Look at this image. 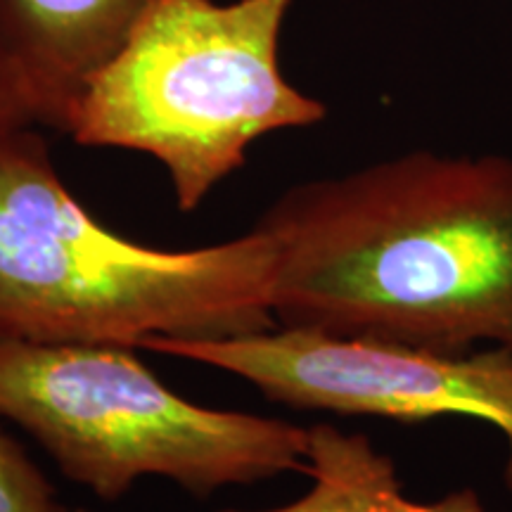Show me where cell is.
Wrapping results in <instances>:
<instances>
[{"mask_svg":"<svg viewBox=\"0 0 512 512\" xmlns=\"http://www.w3.org/2000/svg\"><path fill=\"white\" fill-rule=\"evenodd\" d=\"M275 264L259 228L200 249L121 238L62 183L36 126L0 136V339L133 349L264 332Z\"/></svg>","mask_w":512,"mask_h":512,"instance_id":"2","label":"cell"},{"mask_svg":"<svg viewBox=\"0 0 512 512\" xmlns=\"http://www.w3.org/2000/svg\"><path fill=\"white\" fill-rule=\"evenodd\" d=\"M143 349L245 377L268 399L302 411L425 422L463 415L496 427L512 489V351L444 354L366 337L283 328L223 339L147 337Z\"/></svg>","mask_w":512,"mask_h":512,"instance_id":"5","label":"cell"},{"mask_svg":"<svg viewBox=\"0 0 512 512\" xmlns=\"http://www.w3.org/2000/svg\"><path fill=\"white\" fill-rule=\"evenodd\" d=\"M0 512H64L55 486L0 427Z\"/></svg>","mask_w":512,"mask_h":512,"instance_id":"8","label":"cell"},{"mask_svg":"<svg viewBox=\"0 0 512 512\" xmlns=\"http://www.w3.org/2000/svg\"><path fill=\"white\" fill-rule=\"evenodd\" d=\"M27 126H38L34 98L15 55L0 36V136Z\"/></svg>","mask_w":512,"mask_h":512,"instance_id":"9","label":"cell"},{"mask_svg":"<svg viewBox=\"0 0 512 512\" xmlns=\"http://www.w3.org/2000/svg\"><path fill=\"white\" fill-rule=\"evenodd\" d=\"M309 472L313 486L302 498L259 512H486L475 489L451 491L430 503L413 501L403 494L392 458L375 451L366 434L332 425L309 427Z\"/></svg>","mask_w":512,"mask_h":512,"instance_id":"7","label":"cell"},{"mask_svg":"<svg viewBox=\"0 0 512 512\" xmlns=\"http://www.w3.org/2000/svg\"><path fill=\"white\" fill-rule=\"evenodd\" d=\"M0 418L17 422L64 477L119 501L140 477L192 496L309 472V430L214 411L171 392L131 347L0 339Z\"/></svg>","mask_w":512,"mask_h":512,"instance_id":"4","label":"cell"},{"mask_svg":"<svg viewBox=\"0 0 512 512\" xmlns=\"http://www.w3.org/2000/svg\"><path fill=\"white\" fill-rule=\"evenodd\" d=\"M294 0H150L91 76L67 136L143 152L164 166L181 211H195L245 166L254 140L313 126L325 105L280 69Z\"/></svg>","mask_w":512,"mask_h":512,"instance_id":"3","label":"cell"},{"mask_svg":"<svg viewBox=\"0 0 512 512\" xmlns=\"http://www.w3.org/2000/svg\"><path fill=\"white\" fill-rule=\"evenodd\" d=\"M150 0H0V36L29 83L38 126L67 133L91 76Z\"/></svg>","mask_w":512,"mask_h":512,"instance_id":"6","label":"cell"},{"mask_svg":"<svg viewBox=\"0 0 512 512\" xmlns=\"http://www.w3.org/2000/svg\"><path fill=\"white\" fill-rule=\"evenodd\" d=\"M256 228L278 247L283 328L512 351L510 155L406 152L294 185Z\"/></svg>","mask_w":512,"mask_h":512,"instance_id":"1","label":"cell"}]
</instances>
